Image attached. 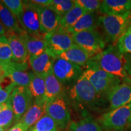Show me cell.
<instances>
[{
  "label": "cell",
  "instance_id": "obj_1",
  "mask_svg": "<svg viewBox=\"0 0 131 131\" xmlns=\"http://www.w3.org/2000/svg\"><path fill=\"white\" fill-rule=\"evenodd\" d=\"M100 68L108 73L129 82L128 74L125 70L124 55L118 49L117 46H110L105 50L91 58Z\"/></svg>",
  "mask_w": 131,
  "mask_h": 131
},
{
  "label": "cell",
  "instance_id": "obj_2",
  "mask_svg": "<svg viewBox=\"0 0 131 131\" xmlns=\"http://www.w3.org/2000/svg\"><path fill=\"white\" fill-rule=\"evenodd\" d=\"M86 65L87 69L83 74L100 95L107 96L111 90L121 84L120 78L106 72L93 60H90Z\"/></svg>",
  "mask_w": 131,
  "mask_h": 131
},
{
  "label": "cell",
  "instance_id": "obj_3",
  "mask_svg": "<svg viewBox=\"0 0 131 131\" xmlns=\"http://www.w3.org/2000/svg\"><path fill=\"white\" fill-rule=\"evenodd\" d=\"M69 96L75 103L91 109H97L102 106L103 96L98 94L83 73L70 90Z\"/></svg>",
  "mask_w": 131,
  "mask_h": 131
},
{
  "label": "cell",
  "instance_id": "obj_4",
  "mask_svg": "<svg viewBox=\"0 0 131 131\" xmlns=\"http://www.w3.org/2000/svg\"><path fill=\"white\" fill-rule=\"evenodd\" d=\"M130 13L122 15H103L98 17L97 25L102 29L105 41L113 44L117 42L129 25Z\"/></svg>",
  "mask_w": 131,
  "mask_h": 131
},
{
  "label": "cell",
  "instance_id": "obj_5",
  "mask_svg": "<svg viewBox=\"0 0 131 131\" xmlns=\"http://www.w3.org/2000/svg\"><path fill=\"white\" fill-rule=\"evenodd\" d=\"M131 118V103L109 111L103 115L100 122L109 131H123L129 127Z\"/></svg>",
  "mask_w": 131,
  "mask_h": 131
},
{
  "label": "cell",
  "instance_id": "obj_6",
  "mask_svg": "<svg viewBox=\"0 0 131 131\" xmlns=\"http://www.w3.org/2000/svg\"><path fill=\"white\" fill-rule=\"evenodd\" d=\"M19 26L24 32L32 36L42 37L38 8L37 4L30 1H24L22 12L17 16Z\"/></svg>",
  "mask_w": 131,
  "mask_h": 131
},
{
  "label": "cell",
  "instance_id": "obj_7",
  "mask_svg": "<svg viewBox=\"0 0 131 131\" xmlns=\"http://www.w3.org/2000/svg\"><path fill=\"white\" fill-rule=\"evenodd\" d=\"M73 43L84 49L92 57L102 52L105 47V40L96 29L72 34Z\"/></svg>",
  "mask_w": 131,
  "mask_h": 131
},
{
  "label": "cell",
  "instance_id": "obj_8",
  "mask_svg": "<svg viewBox=\"0 0 131 131\" xmlns=\"http://www.w3.org/2000/svg\"><path fill=\"white\" fill-rule=\"evenodd\" d=\"M44 39L47 45V50L52 57L64 52L73 44L72 35L68 30L59 27L53 32L46 34Z\"/></svg>",
  "mask_w": 131,
  "mask_h": 131
},
{
  "label": "cell",
  "instance_id": "obj_9",
  "mask_svg": "<svg viewBox=\"0 0 131 131\" xmlns=\"http://www.w3.org/2000/svg\"><path fill=\"white\" fill-rule=\"evenodd\" d=\"M10 101L16 123L34 104V98L28 87L17 86L10 96Z\"/></svg>",
  "mask_w": 131,
  "mask_h": 131
},
{
  "label": "cell",
  "instance_id": "obj_10",
  "mask_svg": "<svg viewBox=\"0 0 131 131\" xmlns=\"http://www.w3.org/2000/svg\"><path fill=\"white\" fill-rule=\"evenodd\" d=\"M46 114L56 122L58 127H68L71 122L70 114L64 96L56 98L46 103Z\"/></svg>",
  "mask_w": 131,
  "mask_h": 131
},
{
  "label": "cell",
  "instance_id": "obj_11",
  "mask_svg": "<svg viewBox=\"0 0 131 131\" xmlns=\"http://www.w3.org/2000/svg\"><path fill=\"white\" fill-rule=\"evenodd\" d=\"M52 71L62 84L78 79L83 73L81 66L61 58L54 60Z\"/></svg>",
  "mask_w": 131,
  "mask_h": 131
},
{
  "label": "cell",
  "instance_id": "obj_12",
  "mask_svg": "<svg viewBox=\"0 0 131 131\" xmlns=\"http://www.w3.org/2000/svg\"><path fill=\"white\" fill-rule=\"evenodd\" d=\"M6 77L16 86L29 87L30 83V72L27 63H16L12 61L4 64Z\"/></svg>",
  "mask_w": 131,
  "mask_h": 131
},
{
  "label": "cell",
  "instance_id": "obj_13",
  "mask_svg": "<svg viewBox=\"0 0 131 131\" xmlns=\"http://www.w3.org/2000/svg\"><path fill=\"white\" fill-rule=\"evenodd\" d=\"M38 6V5H37ZM41 24V31L43 35L55 30L60 27L61 16L50 6H38Z\"/></svg>",
  "mask_w": 131,
  "mask_h": 131
},
{
  "label": "cell",
  "instance_id": "obj_14",
  "mask_svg": "<svg viewBox=\"0 0 131 131\" xmlns=\"http://www.w3.org/2000/svg\"><path fill=\"white\" fill-rule=\"evenodd\" d=\"M109 109H117L131 103V85L121 83L111 90L107 95Z\"/></svg>",
  "mask_w": 131,
  "mask_h": 131
},
{
  "label": "cell",
  "instance_id": "obj_15",
  "mask_svg": "<svg viewBox=\"0 0 131 131\" xmlns=\"http://www.w3.org/2000/svg\"><path fill=\"white\" fill-rule=\"evenodd\" d=\"M54 60V57L46 50L44 53L37 56L30 57L28 61L33 72L45 77L52 70Z\"/></svg>",
  "mask_w": 131,
  "mask_h": 131
},
{
  "label": "cell",
  "instance_id": "obj_16",
  "mask_svg": "<svg viewBox=\"0 0 131 131\" xmlns=\"http://www.w3.org/2000/svg\"><path fill=\"white\" fill-rule=\"evenodd\" d=\"M8 42L13 54V61L16 63H27L29 56L24 42L19 37L18 35L8 31L7 35Z\"/></svg>",
  "mask_w": 131,
  "mask_h": 131
},
{
  "label": "cell",
  "instance_id": "obj_17",
  "mask_svg": "<svg viewBox=\"0 0 131 131\" xmlns=\"http://www.w3.org/2000/svg\"><path fill=\"white\" fill-rule=\"evenodd\" d=\"M99 10L103 15H122L131 12V0H104Z\"/></svg>",
  "mask_w": 131,
  "mask_h": 131
},
{
  "label": "cell",
  "instance_id": "obj_18",
  "mask_svg": "<svg viewBox=\"0 0 131 131\" xmlns=\"http://www.w3.org/2000/svg\"><path fill=\"white\" fill-rule=\"evenodd\" d=\"M91 57V54L84 49L73 43L68 50L57 55L55 58L64 59L80 66H83L87 64Z\"/></svg>",
  "mask_w": 131,
  "mask_h": 131
},
{
  "label": "cell",
  "instance_id": "obj_19",
  "mask_svg": "<svg viewBox=\"0 0 131 131\" xmlns=\"http://www.w3.org/2000/svg\"><path fill=\"white\" fill-rule=\"evenodd\" d=\"M18 36L24 42L29 57L37 56L46 51L47 45L44 38L32 36L26 32Z\"/></svg>",
  "mask_w": 131,
  "mask_h": 131
},
{
  "label": "cell",
  "instance_id": "obj_20",
  "mask_svg": "<svg viewBox=\"0 0 131 131\" xmlns=\"http://www.w3.org/2000/svg\"><path fill=\"white\" fill-rule=\"evenodd\" d=\"M45 84L46 102L60 96H64L63 84L55 77L52 70L45 76Z\"/></svg>",
  "mask_w": 131,
  "mask_h": 131
},
{
  "label": "cell",
  "instance_id": "obj_21",
  "mask_svg": "<svg viewBox=\"0 0 131 131\" xmlns=\"http://www.w3.org/2000/svg\"><path fill=\"white\" fill-rule=\"evenodd\" d=\"M45 106L46 102L34 100V104L21 117L19 122L22 123L30 128L46 114Z\"/></svg>",
  "mask_w": 131,
  "mask_h": 131
},
{
  "label": "cell",
  "instance_id": "obj_22",
  "mask_svg": "<svg viewBox=\"0 0 131 131\" xmlns=\"http://www.w3.org/2000/svg\"><path fill=\"white\" fill-rule=\"evenodd\" d=\"M0 20L8 31L19 35L24 31L21 28L17 17L0 1Z\"/></svg>",
  "mask_w": 131,
  "mask_h": 131
},
{
  "label": "cell",
  "instance_id": "obj_23",
  "mask_svg": "<svg viewBox=\"0 0 131 131\" xmlns=\"http://www.w3.org/2000/svg\"><path fill=\"white\" fill-rule=\"evenodd\" d=\"M29 89L32 93L34 100L46 102L45 98V77L30 72V83Z\"/></svg>",
  "mask_w": 131,
  "mask_h": 131
},
{
  "label": "cell",
  "instance_id": "obj_24",
  "mask_svg": "<svg viewBox=\"0 0 131 131\" xmlns=\"http://www.w3.org/2000/svg\"><path fill=\"white\" fill-rule=\"evenodd\" d=\"M98 19L95 12H87L78 20L72 27L68 30L71 34L96 28Z\"/></svg>",
  "mask_w": 131,
  "mask_h": 131
},
{
  "label": "cell",
  "instance_id": "obj_25",
  "mask_svg": "<svg viewBox=\"0 0 131 131\" xmlns=\"http://www.w3.org/2000/svg\"><path fill=\"white\" fill-rule=\"evenodd\" d=\"M87 13L84 9L75 4V6L68 13L61 16L60 26L69 30L76 24V23Z\"/></svg>",
  "mask_w": 131,
  "mask_h": 131
},
{
  "label": "cell",
  "instance_id": "obj_26",
  "mask_svg": "<svg viewBox=\"0 0 131 131\" xmlns=\"http://www.w3.org/2000/svg\"><path fill=\"white\" fill-rule=\"evenodd\" d=\"M67 127L68 131H103L100 126L91 117L70 122Z\"/></svg>",
  "mask_w": 131,
  "mask_h": 131
},
{
  "label": "cell",
  "instance_id": "obj_27",
  "mask_svg": "<svg viewBox=\"0 0 131 131\" xmlns=\"http://www.w3.org/2000/svg\"><path fill=\"white\" fill-rule=\"evenodd\" d=\"M14 122H15V117L9 98L6 103L4 108L0 112V126L7 129Z\"/></svg>",
  "mask_w": 131,
  "mask_h": 131
},
{
  "label": "cell",
  "instance_id": "obj_28",
  "mask_svg": "<svg viewBox=\"0 0 131 131\" xmlns=\"http://www.w3.org/2000/svg\"><path fill=\"white\" fill-rule=\"evenodd\" d=\"M13 61V54L7 38L5 35L0 37V63L3 64Z\"/></svg>",
  "mask_w": 131,
  "mask_h": 131
},
{
  "label": "cell",
  "instance_id": "obj_29",
  "mask_svg": "<svg viewBox=\"0 0 131 131\" xmlns=\"http://www.w3.org/2000/svg\"><path fill=\"white\" fill-rule=\"evenodd\" d=\"M56 122L47 114H45L35 124L33 129L35 131H57Z\"/></svg>",
  "mask_w": 131,
  "mask_h": 131
},
{
  "label": "cell",
  "instance_id": "obj_30",
  "mask_svg": "<svg viewBox=\"0 0 131 131\" xmlns=\"http://www.w3.org/2000/svg\"><path fill=\"white\" fill-rule=\"evenodd\" d=\"M117 47L122 54H131V26L128 27L117 42Z\"/></svg>",
  "mask_w": 131,
  "mask_h": 131
},
{
  "label": "cell",
  "instance_id": "obj_31",
  "mask_svg": "<svg viewBox=\"0 0 131 131\" xmlns=\"http://www.w3.org/2000/svg\"><path fill=\"white\" fill-rule=\"evenodd\" d=\"M75 6L72 0H52L50 6L59 15L63 16L68 13Z\"/></svg>",
  "mask_w": 131,
  "mask_h": 131
},
{
  "label": "cell",
  "instance_id": "obj_32",
  "mask_svg": "<svg viewBox=\"0 0 131 131\" xmlns=\"http://www.w3.org/2000/svg\"><path fill=\"white\" fill-rule=\"evenodd\" d=\"M102 1L98 0H76L75 4L82 9H84L86 12H95L96 10L100 8Z\"/></svg>",
  "mask_w": 131,
  "mask_h": 131
},
{
  "label": "cell",
  "instance_id": "obj_33",
  "mask_svg": "<svg viewBox=\"0 0 131 131\" xmlns=\"http://www.w3.org/2000/svg\"><path fill=\"white\" fill-rule=\"evenodd\" d=\"M16 17L22 12L24 7V1L21 0H3L1 1Z\"/></svg>",
  "mask_w": 131,
  "mask_h": 131
},
{
  "label": "cell",
  "instance_id": "obj_34",
  "mask_svg": "<svg viewBox=\"0 0 131 131\" xmlns=\"http://www.w3.org/2000/svg\"><path fill=\"white\" fill-rule=\"evenodd\" d=\"M17 87L14 83H11L5 88L0 86V104L6 103L9 100L15 88Z\"/></svg>",
  "mask_w": 131,
  "mask_h": 131
},
{
  "label": "cell",
  "instance_id": "obj_35",
  "mask_svg": "<svg viewBox=\"0 0 131 131\" xmlns=\"http://www.w3.org/2000/svg\"><path fill=\"white\" fill-rule=\"evenodd\" d=\"M29 127L21 122H18L7 131H28Z\"/></svg>",
  "mask_w": 131,
  "mask_h": 131
},
{
  "label": "cell",
  "instance_id": "obj_36",
  "mask_svg": "<svg viewBox=\"0 0 131 131\" xmlns=\"http://www.w3.org/2000/svg\"><path fill=\"white\" fill-rule=\"evenodd\" d=\"M125 70L128 75H131V54H124Z\"/></svg>",
  "mask_w": 131,
  "mask_h": 131
},
{
  "label": "cell",
  "instance_id": "obj_37",
  "mask_svg": "<svg viewBox=\"0 0 131 131\" xmlns=\"http://www.w3.org/2000/svg\"><path fill=\"white\" fill-rule=\"evenodd\" d=\"M31 2L40 6H49L52 2V0H33Z\"/></svg>",
  "mask_w": 131,
  "mask_h": 131
},
{
  "label": "cell",
  "instance_id": "obj_38",
  "mask_svg": "<svg viewBox=\"0 0 131 131\" xmlns=\"http://www.w3.org/2000/svg\"><path fill=\"white\" fill-rule=\"evenodd\" d=\"M6 73L5 70L4 66L3 64L0 63V84L4 81L5 78H6Z\"/></svg>",
  "mask_w": 131,
  "mask_h": 131
},
{
  "label": "cell",
  "instance_id": "obj_39",
  "mask_svg": "<svg viewBox=\"0 0 131 131\" xmlns=\"http://www.w3.org/2000/svg\"><path fill=\"white\" fill-rule=\"evenodd\" d=\"M6 29H5L4 26H3V24L0 22V37L3 35H6Z\"/></svg>",
  "mask_w": 131,
  "mask_h": 131
},
{
  "label": "cell",
  "instance_id": "obj_40",
  "mask_svg": "<svg viewBox=\"0 0 131 131\" xmlns=\"http://www.w3.org/2000/svg\"><path fill=\"white\" fill-rule=\"evenodd\" d=\"M6 105V103H3V104H0V112L3 111V109H4Z\"/></svg>",
  "mask_w": 131,
  "mask_h": 131
},
{
  "label": "cell",
  "instance_id": "obj_41",
  "mask_svg": "<svg viewBox=\"0 0 131 131\" xmlns=\"http://www.w3.org/2000/svg\"><path fill=\"white\" fill-rule=\"evenodd\" d=\"M129 24L131 26V12L130 13V15H129Z\"/></svg>",
  "mask_w": 131,
  "mask_h": 131
},
{
  "label": "cell",
  "instance_id": "obj_42",
  "mask_svg": "<svg viewBox=\"0 0 131 131\" xmlns=\"http://www.w3.org/2000/svg\"><path fill=\"white\" fill-rule=\"evenodd\" d=\"M6 130V129H5V128H4V127L0 126V131H5Z\"/></svg>",
  "mask_w": 131,
  "mask_h": 131
},
{
  "label": "cell",
  "instance_id": "obj_43",
  "mask_svg": "<svg viewBox=\"0 0 131 131\" xmlns=\"http://www.w3.org/2000/svg\"><path fill=\"white\" fill-rule=\"evenodd\" d=\"M129 127H131V118H130V121H129Z\"/></svg>",
  "mask_w": 131,
  "mask_h": 131
},
{
  "label": "cell",
  "instance_id": "obj_44",
  "mask_svg": "<svg viewBox=\"0 0 131 131\" xmlns=\"http://www.w3.org/2000/svg\"><path fill=\"white\" fill-rule=\"evenodd\" d=\"M30 131H35V130H34V129H32V130H30Z\"/></svg>",
  "mask_w": 131,
  "mask_h": 131
},
{
  "label": "cell",
  "instance_id": "obj_45",
  "mask_svg": "<svg viewBox=\"0 0 131 131\" xmlns=\"http://www.w3.org/2000/svg\"><path fill=\"white\" fill-rule=\"evenodd\" d=\"M60 131H64V130H60Z\"/></svg>",
  "mask_w": 131,
  "mask_h": 131
}]
</instances>
